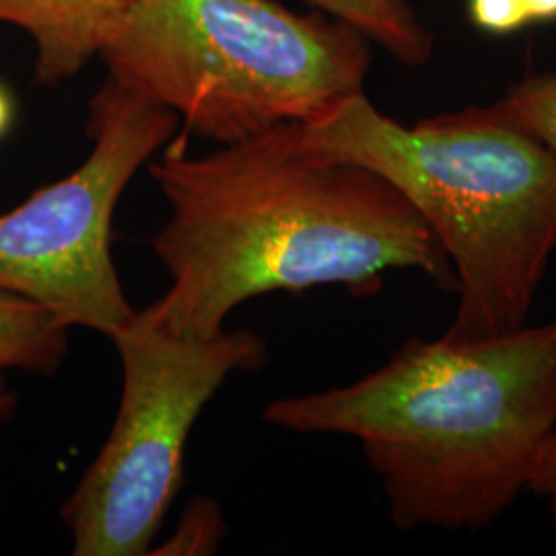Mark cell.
Wrapping results in <instances>:
<instances>
[{"mask_svg": "<svg viewBox=\"0 0 556 556\" xmlns=\"http://www.w3.org/2000/svg\"><path fill=\"white\" fill-rule=\"evenodd\" d=\"M17 406H20L17 392L9 386L7 376L0 374V429H2L11 418L15 417Z\"/></svg>", "mask_w": 556, "mask_h": 556, "instance_id": "obj_14", "label": "cell"}, {"mask_svg": "<svg viewBox=\"0 0 556 556\" xmlns=\"http://www.w3.org/2000/svg\"><path fill=\"white\" fill-rule=\"evenodd\" d=\"M299 144L358 165L408 200L456 273V342L528 324L556 250V157L501 103L404 126L358 91L293 124Z\"/></svg>", "mask_w": 556, "mask_h": 556, "instance_id": "obj_3", "label": "cell"}, {"mask_svg": "<svg viewBox=\"0 0 556 556\" xmlns=\"http://www.w3.org/2000/svg\"><path fill=\"white\" fill-rule=\"evenodd\" d=\"M15 119V101L11 98L9 89L0 83V139L11 130Z\"/></svg>", "mask_w": 556, "mask_h": 556, "instance_id": "obj_16", "label": "cell"}, {"mask_svg": "<svg viewBox=\"0 0 556 556\" xmlns=\"http://www.w3.org/2000/svg\"><path fill=\"white\" fill-rule=\"evenodd\" d=\"M68 353V328L46 307L0 289V374L54 376Z\"/></svg>", "mask_w": 556, "mask_h": 556, "instance_id": "obj_8", "label": "cell"}, {"mask_svg": "<svg viewBox=\"0 0 556 556\" xmlns=\"http://www.w3.org/2000/svg\"><path fill=\"white\" fill-rule=\"evenodd\" d=\"M530 21L556 20V0H521Z\"/></svg>", "mask_w": 556, "mask_h": 556, "instance_id": "obj_15", "label": "cell"}, {"mask_svg": "<svg viewBox=\"0 0 556 556\" xmlns=\"http://www.w3.org/2000/svg\"><path fill=\"white\" fill-rule=\"evenodd\" d=\"M264 420L361 441L397 530H484L556 431V319L495 338H408L378 371L280 397Z\"/></svg>", "mask_w": 556, "mask_h": 556, "instance_id": "obj_2", "label": "cell"}, {"mask_svg": "<svg viewBox=\"0 0 556 556\" xmlns=\"http://www.w3.org/2000/svg\"><path fill=\"white\" fill-rule=\"evenodd\" d=\"M367 38L273 0H135L110 77L217 144L301 124L363 91Z\"/></svg>", "mask_w": 556, "mask_h": 556, "instance_id": "obj_4", "label": "cell"}, {"mask_svg": "<svg viewBox=\"0 0 556 556\" xmlns=\"http://www.w3.org/2000/svg\"><path fill=\"white\" fill-rule=\"evenodd\" d=\"M528 491L544 498L556 528V431L544 441L528 482Z\"/></svg>", "mask_w": 556, "mask_h": 556, "instance_id": "obj_13", "label": "cell"}, {"mask_svg": "<svg viewBox=\"0 0 556 556\" xmlns=\"http://www.w3.org/2000/svg\"><path fill=\"white\" fill-rule=\"evenodd\" d=\"M135 0H0V23L36 43V80L54 87L101 56Z\"/></svg>", "mask_w": 556, "mask_h": 556, "instance_id": "obj_7", "label": "cell"}, {"mask_svg": "<svg viewBox=\"0 0 556 556\" xmlns=\"http://www.w3.org/2000/svg\"><path fill=\"white\" fill-rule=\"evenodd\" d=\"M225 534L227 523L219 503L197 497L188 503L174 536L161 546H153L151 555H213Z\"/></svg>", "mask_w": 556, "mask_h": 556, "instance_id": "obj_11", "label": "cell"}, {"mask_svg": "<svg viewBox=\"0 0 556 556\" xmlns=\"http://www.w3.org/2000/svg\"><path fill=\"white\" fill-rule=\"evenodd\" d=\"M178 124L108 75L91 101L87 160L0 215V289L46 307L68 330L112 338L135 318L112 256L114 213Z\"/></svg>", "mask_w": 556, "mask_h": 556, "instance_id": "obj_6", "label": "cell"}, {"mask_svg": "<svg viewBox=\"0 0 556 556\" xmlns=\"http://www.w3.org/2000/svg\"><path fill=\"white\" fill-rule=\"evenodd\" d=\"M110 340L122 363L116 420L60 514L75 556L151 555L202 410L231 376L260 369L268 346L250 330L181 337L151 305Z\"/></svg>", "mask_w": 556, "mask_h": 556, "instance_id": "obj_5", "label": "cell"}, {"mask_svg": "<svg viewBox=\"0 0 556 556\" xmlns=\"http://www.w3.org/2000/svg\"><path fill=\"white\" fill-rule=\"evenodd\" d=\"M470 15L491 34H511L530 23L521 0H470Z\"/></svg>", "mask_w": 556, "mask_h": 556, "instance_id": "obj_12", "label": "cell"}, {"mask_svg": "<svg viewBox=\"0 0 556 556\" xmlns=\"http://www.w3.org/2000/svg\"><path fill=\"white\" fill-rule=\"evenodd\" d=\"M498 103L556 157V75L523 80Z\"/></svg>", "mask_w": 556, "mask_h": 556, "instance_id": "obj_10", "label": "cell"}, {"mask_svg": "<svg viewBox=\"0 0 556 556\" xmlns=\"http://www.w3.org/2000/svg\"><path fill=\"white\" fill-rule=\"evenodd\" d=\"M334 20L376 41L394 59L420 66L433 52V40L404 0H307Z\"/></svg>", "mask_w": 556, "mask_h": 556, "instance_id": "obj_9", "label": "cell"}, {"mask_svg": "<svg viewBox=\"0 0 556 556\" xmlns=\"http://www.w3.org/2000/svg\"><path fill=\"white\" fill-rule=\"evenodd\" d=\"M169 217L153 252L169 289L151 303L181 337H215L250 299L340 285L374 295L388 270L456 293L454 266L417 208L376 174L299 144L293 124L149 165Z\"/></svg>", "mask_w": 556, "mask_h": 556, "instance_id": "obj_1", "label": "cell"}]
</instances>
